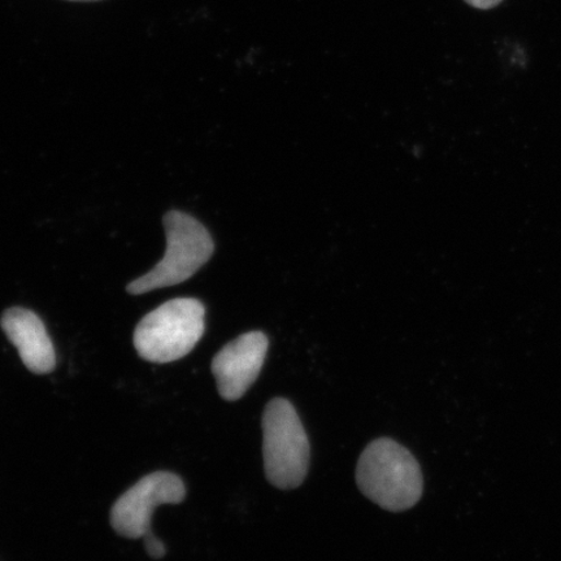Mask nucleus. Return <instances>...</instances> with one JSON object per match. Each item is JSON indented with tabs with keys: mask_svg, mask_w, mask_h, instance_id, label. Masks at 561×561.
Masks as SVG:
<instances>
[{
	"mask_svg": "<svg viewBox=\"0 0 561 561\" xmlns=\"http://www.w3.org/2000/svg\"><path fill=\"white\" fill-rule=\"evenodd\" d=\"M356 482L371 502L391 512L415 506L424 489L416 459L390 438L376 439L364 450L357 462Z\"/></svg>",
	"mask_w": 561,
	"mask_h": 561,
	"instance_id": "nucleus-1",
	"label": "nucleus"
},
{
	"mask_svg": "<svg viewBox=\"0 0 561 561\" xmlns=\"http://www.w3.org/2000/svg\"><path fill=\"white\" fill-rule=\"evenodd\" d=\"M206 308L194 298L167 301L147 313L135 331V347L142 359L165 364L191 354L205 333Z\"/></svg>",
	"mask_w": 561,
	"mask_h": 561,
	"instance_id": "nucleus-2",
	"label": "nucleus"
},
{
	"mask_svg": "<svg viewBox=\"0 0 561 561\" xmlns=\"http://www.w3.org/2000/svg\"><path fill=\"white\" fill-rule=\"evenodd\" d=\"M165 255L153 268L126 287L131 296L179 285L193 277L214 254L208 230L193 216L171 210L164 216Z\"/></svg>",
	"mask_w": 561,
	"mask_h": 561,
	"instance_id": "nucleus-3",
	"label": "nucleus"
},
{
	"mask_svg": "<svg viewBox=\"0 0 561 561\" xmlns=\"http://www.w3.org/2000/svg\"><path fill=\"white\" fill-rule=\"evenodd\" d=\"M263 455L266 479L278 489H296L310 468V442L294 405L273 399L263 413Z\"/></svg>",
	"mask_w": 561,
	"mask_h": 561,
	"instance_id": "nucleus-4",
	"label": "nucleus"
},
{
	"mask_svg": "<svg viewBox=\"0 0 561 561\" xmlns=\"http://www.w3.org/2000/svg\"><path fill=\"white\" fill-rule=\"evenodd\" d=\"M185 496L186 489L179 476L171 472L146 476L125 491L112 507V528L125 538H144L151 531L153 511L161 504H179Z\"/></svg>",
	"mask_w": 561,
	"mask_h": 561,
	"instance_id": "nucleus-5",
	"label": "nucleus"
},
{
	"mask_svg": "<svg viewBox=\"0 0 561 561\" xmlns=\"http://www.w3.org/2000/svg\"><path fill=\"white\" fill-rule=\"evenodd\" d=\"M270 341L262 332L244 333L224 346L214 357L213 374L217 390L226 401L241 399L256 381Z\"/></svg>",
	"mask_w": 561,
	"mask_h": 561,
	"instance_id": "nucleus-6",
	"label": "nucleus"
},
{
	"mask_svg": "<svg viewBox=\"0 0 561 561\" xmlns=\"http://www.w3.org/2000/svg\"><path fill=\"white\" fill-rule=\"evenodd\" d=\"M0 324L27 369L35 375H47L55 369L53 341L37 314L23 307H12L3 313Z\"/></svg>",
	"mask_w": 561,
	"mask_h": 561,
	"instance_id": "nucleus-7",
	"label": "nucleus"
},
{
	"mask_svg": "<svg viewBox=\"0 0 561 561\" xmlns=\"http://www.w3.org/2000/svg\"><path fill=\"white\" fill-rule=\"evenodd\" d=\"M144 539L146 551L151 558L160 559L165 556V546L160 541L159 538H157L156 535H153L152 530L147 533Z\"/></svg>",
	"mask_w": 561,
	"mask_h": 561,
	"instance_id": "nucleus-8",
	"label": "nucleus"
},
{
	"mask_svg": "<svg viewBox=\"0 0 561 561\" xmlns=\"http://www.w3.org/2000/svg\"><path fill=\"white\" fill-rule=\"evenodd\" d=\"M466 3L472 5L477 10H491L497 4H501L503 0H465Z\"/></svg>",
	"mask_w": 561,
	"mask_h": 561,
	"instance_id": "nucleus-9",
	"label": "nucleus"
},
{
	"mask_svg": "<svg viewBox=\"0 0 561 561\" xmlns=\"http://www.w3.org/2000/svg\"><path fill=\"white\" fill-rule=\"evenodd\" d=\"M68 2L91 3V2H101V0H68Z\"/></svg>",
	"mask_w": 561,
	"mask_h": 561,
	"instance_id": "nucleus-10",
	"label": "nucleus"
}]
</instances>
